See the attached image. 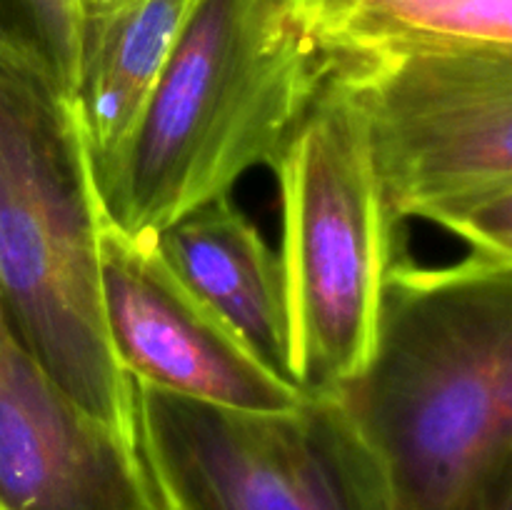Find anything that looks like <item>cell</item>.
<instances>
[{
	"label": "cell",
	"mask_w": 512,
	"mask_h": 510,
	"mask_svg": "<svg viewBox=\"0 0 512 510\" xmlns=\"http://www.w3.org/2000/svg\"><path fill=\"white\" fill-rule=\"evenodd\" d=\"M335 393L395 510H490L512 495V260H395L368 363Z\"/></svg>",
	"instance_id": "1"
},
{
	"label": "cell",
	"mask_w": 512,
	"mask_h": 510,
	"mask_svg": "<svg viewBox=\"0 0 512 510\" xmlns=\"http://www.w3.org/2000/svg\"><path fill=\"white\" fill-rule=\"evenodd\" d=\"M328 60L285 0H195L143 110L93 165L108 223L158 235L270 165Z\"/></svg>",
	"instance_id": "2"
},
{
	"label": "cell",
	"mask_w": 512,
	"mask_h": 510,
	"mask_svg": "<svg viewBox=\"0 0 512 510\" xmlns=\"http://www.w3.org/2000/svg\"><path fill=\"white\" fill-rule=\"evenodd\" d=\"M103 220L73 100L0 38V305L40 365L138 443L133 383L103 320Z\"/></svg>",
	"instance_id": "3"
},
{
	"label": "cell",
	"mask_w": 512,
	"mask_h": 510,
	"mask_svg": "<svg viewBox=\"0 0 512 510\" xmlns=\"http://www.w3.org/2000/svg\"><path fill=\"white\" fill-rule=\"evenodd\" d=\"M270 168L283 205L290 380L305 395L335 393L370 358L400 223L380 190L363 113L330 65Z\"/></svg>",
	"instance_id": "4"
},
{
	"label": "cell",
	"mask_w": 512,
	"mask_h": 510,
	"mask_svg": "<svg viewBox=\"0 0 512 510\" xmlns=\"http://www.w3.org/2000/svg\"><path fill=\"white\" fill-rule=\"evenodd\" d=\"M325 55V53H323ZM353 93L395 220L512 260V48L325 55Z\"/></svg>",
	"instance_id": "5"
},
{
	"label": "cell",
	"mask_w": 512,
	"mask_h": 510,
	"mask_svg": "<svg viewBox=\"0 0 512 510\" xmlns=\"http://www.w3.org/2000/svg\"><path fill=\"white\" fill-rule=\"evenodd\" d=\"M133 393L140 455L165 510H395L383 465L338 393L280 413L143 383Z\"/></svg>",
	"instance_id": "6"
},
{
	"label": "cell",
	"mask_w": 512,
	"mask_h": 510,
	"mask_svg": "<svg viewBox=\"0 0 512 510\" xmlns=\"http://www.w3.org/2000/svg\"><path fill=\"white\" fill-rule=\"evenodd\" d=\"M98 263L110 350L133 383L250 413H280L305 398L178 278L155 235L103 220Z\"/></svg>",
	"instance_id": "7"
},
{
	"label": "cell",
	"mask_w": 512,
	"mask_h": 510,
	"mask_svg": "<svg viewBox=\"0 0 512 510\" xmlns=\"http://www.w3.org/2000/svg\"><path fill=\"white\" fill-rule=\"evenodd\" d=\"M0 510H165L140 445L40 365L3 305Z\"/></svg>",
	"instance_id": "8"
},
{
	"label": "cell",
	"mask_w": 512,
	"mask_h": 510,
	"mask_svg": "<svg viewBox=\"0 0 512 510\" xmlns=\"http://www.w3.org/2000/svg\"><path fill=\"white\" fill-rule=\"evenodd\" d=\"M155 238L178 278L215 310L270 370L290 380L280 258L243 210L223 195L190 210Z\"/></svg>",
	"instance_id": "9"
},
{
	"label": "cell",
	"mask_w": 512,
	"mask_h": 510,
	"mask_svg": "<svg viewBox=\"0 0 512 510\" xmlns=\"http://www.w3.org/2000/svg\"><path fill=\"white\" fill-rule=\"evenodd\" d=\"M195 0H125L83 23L75 113L90 163L113 153L138 120Z\"/></svg>",
	"instance_id": "10"
},
{
	"label": "cell",
	"mask_w": 512,
	"mask_h": 510,
	"mask_svg": "<svg viewBox=\"0 0 512 510\" xmlns=\"http://www.w3.org/2000/svg\"><path fill=\"white\" fill-rule=\"evenodd\" d=\"M325 55L413 48H512L510 0H370L318 40Z\"/></svg>",
	"instance_id": "11"
},
{
	"label": "cell",
	"mask_w": 512,
	"mask_h": 510,
	"mask_svg": "<svg viewBox=\"0 0 512 510\" xmlns=\"http://www.w3.org/2000/svg\"><path fill=\"white\" fill-rule=\"evenodd\" d=\"M83 23L78 0H0V38L28 55L70 100L78 85Z\"/></svg>",
	"instance_id": "12"
},
{
	"label": "cell",
	"mask_w": 512,
	"mask_h": 510,
	"mask_svg": "<svg viewBox=\"0 0 512 510\" xmlns=\"http://www.w3.org/2000/svg\"><path fill=\"white\" fill-rule=\"evenodd\" d=\"M370 0H285L295 18L315 40H323Z\"/></svg>",
	"instance_id": "13"
},
{
	"label": "cell",
	"mask_w": 512,
	"mask_h": 510,
	"mask_svg": "<svg viewBox=\"0 0 512 510\" xmlns=\"http://www.w3.org/2000/svg\"><path fill=\"white\" fill-rule=\"evenodd\" d=\"M80 8H83V15L88 13H100V10H110L115 5L125 3V0H78Z\"/></svg>",
	"instance_id": "14"
},
{
	"label": "cell",
	"mask_w": 512,
	"mask_h": 510,
	"mask_svg": "<svg viewBox=\"0 0 512 510\" xmlns=\"http://www.w3.org/2000/svg\"><path fill=\"white\" fill-rule=\"evenodd\" d=\"M490 510H512V495H508V498H503V500H498V503H495Z\"/></svg>",
	"instance_id": "15"
}]
</instances>
